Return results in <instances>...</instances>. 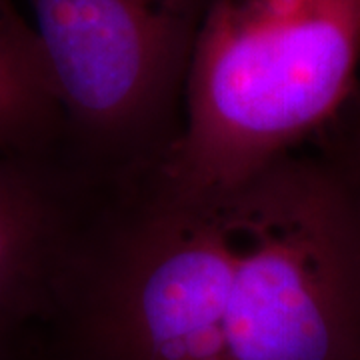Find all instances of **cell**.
Returning a JSON list of instances; mask_svg holds the SVG:
<instances>
[{
  "instance_id": "cell-7",
  "label": "cell",
  "mask_w": 360,
  "mask_h": 360,
  "mask_svg": "<svg viewBox=\"0 0 360 360\" xmlns=\"http://www.w3.org/2000/svg\"><path fill=\"white\" fill-rule=\"evenodd\" d=\"M39 360H44V359H39Z\"/></svg>"
},
{
  "instance_id": "cell-3",
  "label": "cell",
  "mask_w": 360,
  "mask_h": 360,
  "mask_svg": "<svg viewBox=\"0 0 360 360\" xmlns=\"http://www.w3.org/2000/svg\"><path fill=\"white\" fill-rule=\"evenodd\" d=\"M65 120L63 150L101 186L165 162L212 0H25Z\"/></svg>"
},
{
  "instance_id": "cell-5",
  "label": "cell",
  "mask_w": 360,
  "mask_h": 360,
  "mask_svg": "<svg viewBox=\"0 0 360 360\" xmlns=\"http://www.w3.org/2000/svg\"><path fill=\"white\" fill-rule=\"evenodd\" d=\"M65 120L32 22L0 0V155L63 150Z\"/></svg>"
},
{
  "instance_id": "cell-4",
  "label": "cell",
  "mask_w": 360,
  "mask_h": 360,
  "mask_svg": "<svg viewBox=\"0 0 360 360\" xmlns=\"http://www.w3.org/2000/svg\"><path fill=\"white\" fill-rule=\"evenodd\" d=\"M103 191L65 150L0 155V360L42 352Z\"/></svg>"
},
{
  "instance_id": "cell-2",
  "label": "cell",
  "mask_w": 360,
  "mask_h": 360,
  "mask_svg": "<svg viewBox=\"0 0 360 360\" xmlns=\"http://www.w3.org/2000/svg\"><path fill=\"white\" fill-rule=\"evenodd\" d=\"M360 0H212L156 176L229 191L322 139L359 94Z\"/></svg>"
},
{
  "instance_id": "cell-6",
  "label": "cell",
  "mask_w": 360,
  "mask_h": 360,
  "mask_svg": "<svg viewBox=\"0 0 360 360\" xmlns=\"http://www.w3.org/2000/svg\"><path fill=\"white\" fill-rule=\"evenodd\" d=\"M322 141V150L335 160L354 205L360 224V90L345 115L338 118Z\"/></svg>"
},
{
  "instance_id": "cell-1",
  "label": "cell",
  "mask_w": 360,
  "mask_h": 360,
  "mask_svg": "<svg viewBox=\"0 0 360 360\" xmlns=\"http://www.w3.org/2000/svg\"><path fill=\"white\" fill-rule=\"evenodd\" d=\"M49 360H360V224L335 160L243 184L108 186L58 296Z\"/></svg>"
}]
</instances>
